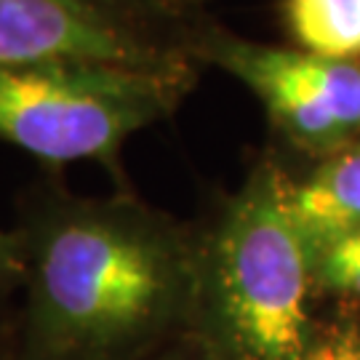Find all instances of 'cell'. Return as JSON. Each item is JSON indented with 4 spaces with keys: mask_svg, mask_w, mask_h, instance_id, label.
<instances>
[{
    "mask_svg": "<svg viewBox=\"0 0 360 360\" xmlns=\"http://www.w3.org/2000/svg\"><path fill=\"white\" fill-rule=\"evenodd\" d=\"M312 251L288 211V181L262 168L219 224L206 262L211 339L224 360H302L312 345Z\"/></svg>",
    "mask_w": 360,
    "mask_h": 360,
    "instance_id": "7a4b0ae2",
    "label": "cell"
},
{
    "mask_svg": "<svg viewBox=\"0 0 360 360\" xmlns=\"http://www.w3.org/2000/svg\"><path fill=\"white\" fill-rule=\"evenodd\" d=\"M288 25L302 51L360 59V0H288Z\"/></svg>",
    "mask_w": 360,
    "mask_h": 360,
    "instance_id": "52a82bcc",
    "label": "cell"
},
{
    "mask_svg": "<svg viewBox=\"0 0 360 360\" xmlns=\"http://www.w3.org/2000/svg\"><path fill=\"white\" fill-rule=\"evenodd\" d=\"M38 62L179 70L117 0H0V67Z\"/></svg>",
    "mask_w": 360,
    "mask_h": 360,
    "instance_id": "5b68a950",
    "label": "cell"
},
{
    "mask_svg": "<svg viewBox=\"0 0 360 360\" xmlns=\"http://www.w3.org/2000/svg\"><path fill=\"white\" fill-rule=\"evenodd\" d=\"M302 360H360V328H339L321 342H312Z\"/></svg>",
    "mask_w": 360,
    "mask_h": 360,
    "instance_id": "9c48e42d",
    "label": "cell"
},
{
    "mask_svg": "<svg viewBox=\"0 0 360 360\" xmlns=\"http://www.w3.org/2000/svg\"><path fill=\"white\" fill-rule=\"evenodd\" d=\"M288 211L312 254L360 232V147L334 153L299 184L288 181Z\"/></svg>",
    "mask_w": 360,
    "mask_h": 360,
    "instance_id": "8992f818",
    "label": "cell"
},
{
    "mask_svg": "<svg viewBox=\"0 0 360 360\" xmlns=\"http://www.w3.org/2000/svg\"><path fill=\"white\" fill-rule=\"evenodd\" d=\"M211 59L254 91L302 144H339L360 131V62L219 35Z\"/></svg>",
    "mask_w": 360,
    "mask_h": 360,
    "instance_id": "277c9868",
    "label": "cell"
},
{
    "mask_svg": "<svg viewBox=\"0 0 360 360\" xmlns=\"http://www.w3.org/2000/svg\"><path fill=\"white\" fill-rule=\"evenodd\" d=\"M19 262H22V248H19V243L13 240L11 235H6V232L0 230V278L16 270Z\"/></svg>",
    "mask_w": 360,
    "mask_h": 360,
    "instance_id": "30bf717a",
    "label": "cell"
},
{
    "mask_svg": "<svg viewBox=\"0 0 360 360\" xmlns=\"http://www.w3.org/2000/svg\"><path fill=\"white\" fill-rule=\"evenodd\" d=\"M179 70L91 62L0 67V142L46 163L107 160L166 115Z\"/></svg>",
    "mask_w": 360,
    "mask_h": 360,
    "instance_id": "3957f363",
    "label": "cell"
},
{
    "mask_svg": "<svg viewBox=\"0 0 360 360\" xmlns=\"http://www.w3.org/2000/svg\"><path fill=\"white\" fill-rule=\"evenodd\" d=\"M312 278L334 294L360 299V232L318 248L312 254Z\"/></svg>",
    "mask_w": 360,
    "mask_h": 360,
    "instance_id": "ba28073f",
    "label": "cell"
},
{
    "mask_svg": "<svg viewBox=\"0 0 360 360\" xmlns=\"http://www.w3.org/2000/svg\"><path fill=\"white\" fill-rule=\"evenodd\" d=\"M30 336L53 360H94L160 334L193 291L181 240L117 203L51 208L30 245Z\"/></svg>",
    "mask_w": 360,
    "mask_h": 360,
    "instance_id": "6da1fadb",
    "label": "cell"
}]
</instances>
